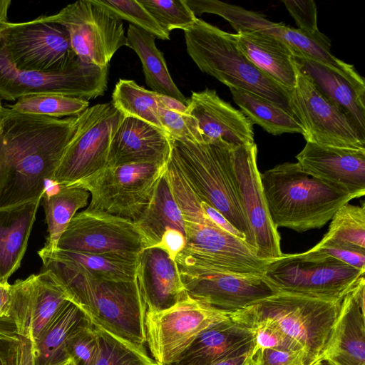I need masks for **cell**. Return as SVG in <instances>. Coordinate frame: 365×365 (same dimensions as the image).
<instances>
[{
	"label": "cell",
	"mask_w": 365,
	"mask_h": 365,
	"mask_svg": "<svg viewBox=\"0 0 365 365\" xmlns=\"http://www.w3.org/2000/svg\"><path fill=\"white\" fill-rule=\"evenodd\" d=\"M78 116L0 111V208L42 197L71 141Z\"/></svg>",
	"instance_id": "1"
},
{
	"label": "cell",
	"mask_w": 365,
	"mask_h": 365,
	"mask_svg": "<svg viewBox=\"0 0 365 365\" xmlns=\"http://www.w3.org/2000/svg\"><path fill=\"white\" fill-rule=\"evenodd\" d=\"M165 174L185 224L186 244L175 258L178 270L202 268L264 275L270 261L258 258L255 248L219 227L205 214L201 200L171 160Z\"/></svg>",
	"instance_id": "2"
},
{
	"label": "cell",
	"mask_w": 365,
	"mask_h": 365,
	"mask_svg": "<svg viewBox=\"0 0 365 365\" xmlns=\"http://www.w3.org/2000/svg\"><path fill=\"white\" fill-rule=\"evenodd\" d=\"M69 301L93 324L138 346H145L146 307L135 282L104 279L38 253Z\"/></svg>",
	"instance_id": "3"
},
{
	"label": "cell",
	"mask_w": 365,
	"mask_h": 365,
	"mask_svg": "<svg viewBox=\"0 0 365 365\" xmlns=\"http://www.w3.org/2000/svg\"><path fill=\"white\" fill-rule=\"evenodd\" d=\"M274 227L297 232L325 225L354 195L305 173L298 163H284L260 173Z\"/></svg>",
	"instance_id": "4"
},
{
	"label": "cell",
	"mask_w": 365,
	"mask_h": 365,
	"mask_svg": "<svg viewBox=\"0 0 365 365\" xmlns=\"http://www.w3.org/2000/svg\"><path fill=\"white\" fill-rule=\"evenodd\" d=\"M170 158L202 201L220 212L255 249L242 206L234 166L235 148L206 142L170 138Z\"/></svg>",
	"instance_id": "5"
},
{
	"label": "cell",
	"mask_w": 365,
	"mask_h": 365,
	"mask_svg": "<svg viewBox=\"0 0 365 365\" xmlns=\"http://www.w3.org/2000/svg\"><path fill=\"white\" fill-rule=\"evenodd\" d=\"M343 298L278 291L228 316L246 327L258 322L276 327L303 348L309 365H316L328 342Z\"/></svg>",
	"instance_id": "6"
},
{
	"label": "cell",
	"mask_w": 365,
	"mask_h": 365,
	"mask_svg": "<svg viewBox=\"0 0 365 365\" xmlns=\"http://www.w3.org/2000/svg\"><path fill=\"white\" fill-rule=\"evenodd\" d=\"M186 50L203 73L229 88L255 93L290 113V91L257 68L238 49L233 34L198 19L184 31Z\"/></svg>",
	"instance_id": "7"
},
{
	"label": "cell",
	"mask_w": 365,
	"mask_h": 365,
	"mask_svg": "<svg viewBox=\"0 0 365 365\" xmlns=\"http://www.w3.org/2000/svg\"><path fill=\"white\" fill-rule=\"evenodd\" d=\"M165 166L133 163L106 167L71 185L90 193L87 209L135 222L148 205Z\"/></svg>",
	"instance_id": "8"
},
{
	"label": "cell",
	"mask_w": 365,
	"mask_h": 365,
	"mask_svg": "<svg viewBox=\"0 0 365 365\" xmlns=\"http://www.w3.org/2000/svg\"><path fill=\"white\" fill-rule=\"evenodd\" d=\"M0 38L8 58L19 70L61 72L83 61L73 52L66 29L43 16L29 21L3 23Z\"/></svg>",
	"instance_id": "9"
},
{
	"label": "cell",
	"mask_w": 365,
	"mask_h": 365,
	"mask_svg": "<svg viewBox=\"0 0 365 365\" xmlns=\"http://www.w3.org/2000/svg\"><path fill=\"white\" fill-rule=\"evenodd\" d=\"M364 272L331 257L308 250L283 254L270 262L264 276L277 292L339 298L350 291Z\"/></svg>",
	"instance_id": "10"
},
{
	"label": "cell",
	"mask_w": 365,
	"mask_h": 365,
	"mask_svg": "<svg viewBox=\"0 0 365 365\" xmlns=\"http://www.w3.org/2000/svg\"><path fill=\"white\" fill-rule=\"evenodd\" d=\"M123 118L111 101L88 107L79 115L51 182L72 185L107 167L110 141Z\"/></svg>",
	"instance_id": "11"
},
{
	"label": "cell",
	"mask_w": 365,
	"mask_h": 365,
	"mask_svg": "<svg viewBox=\"0 0 365 365\" xmlns=\"http://www.w3.org/2000/svg\"><path fill=\"white\" fill-rule=\"evenodd\" d=\"M108 66L83 61L68 71L43 73L16 68L8 58L0 38V100L16 101L21 96L56 93L87 101L103 96L108 88Z\"/></svg>",
	"instance_id": "12"
},
{
	"label": "cell",
	"mask_w": 365,
	"mask_h": 365,
	"mask_svg": "<svg viewBox=\"0 0 365 365\" xmlns=\"http://www.w3.org/2000/svg\"><path fill=\"white\" fill-rule=\"evenodd\" d=\"M43 16L66 29L73 52L86 63L109 66L117 51L128 46L122 21L92 0H79Z\"/></svg>",
	"instance_id": "13"
},
{
	"label": "cell",
	"mask_w": 365,
	"mask_h": 365,
	"mask_svg": "<svg viewBox=\"0 0 365 365\" xmlns=\"http://www.w3.org/2000/svg\"><path fill=\"white\" fill-rule=\"evenodd\" d=\"M229 317L187 294L174 306L156 312H146L145 344L158 364L175 361L204 330Z\"/></svg>",
	"instance_id": "14"
},
{
	"label": "cell",
	"mask_w": 365,
	"mask_h": 365,
	"mask_svg": "<svg viewBox=\"0 0 365 365\" xmlns=\"http://www.w3.org/2000/svg\"><path fill=\"white\" fill-rule=\"evenodd\" d=\"M289 108L300 124L307 142L318 145L365 149L363 138L349 117L297 70L295 86L290 91Z\"/></svg>",
	"instance_id": "15"
},
{
	"label": "cell",
	"mask_w": 365,
	"mask_h": 365,
	"mask_svg": "<svg viewBox=\"0 0 365 365\" xmlns=\"http://www.w3.org/2000/svg\"><path fill=\"white\" fill-rule=\"evenodd\" d=\"M217 14L227 21L237 33L257 31L273 36L286 44L293 55L303 56L329 66L355 88H362L365 85L364 78L352 65L332 54L331 41L322 32L312 35L282 23L270 21L257 12L225 2L219 5Z\"/></svg>",
	"instance_id": "16"
},
{
	"label": "cell",
	"mask_w": 365,
	"mask_h": 365,
	"mask_svg": "<svg viewBox=\"0 0 365 365\" xmlns=\"http://www.w3.org/2000/svg\"><path fill=\"white\" fill-rule=\"evenodd\" d=\"M68 302L51 274L43 270L11 284L4 322L34 344Z\"/></svg>",
	"instance_id": "17"
},
{
	"label": "cell",
	"mask_w": 365,
	"mask_h": 365,
	"mask_svg": "<svg viewBox=\"0 0 365 365\" xmlns=\"http://www.w3.org/2000/svg\"><path fill=\"white\" fill-rule=\"evenodd\" d=\"M179 272L188 296L227 314L277 292L264 275L202 268Z\"/></svg>",
	"instance_id": "18"
},
{
	"label": "cell",
	"mask_w": 365,
	"mask_h": 365,
	"mask_svg": "<svg viewBox=\"0 0 365 365\" xmlns=\"http://www.w3.org/2000/svg\"><path fill=\"white\" fill-rule=\"evenodd\" d=\"M144 248L134 222L87 208L71 219L57 246L59 250L128 255H138Z\"/></svg>",
	"instance_id": "19"
},
{
	"label": "cell",
	"mask_w": 365,
	"mask_h": 365,
	"mask_svg": "<svg viewBox=\"0 0 365 365\" xmlns=\"http://www.w3.org/2000/svg\"><path fill=\"white\" fill-rule=\"evenodd\" d=\"M257 158L255 143L235 148V175L244 211L255 237L256 255L259 259L272 262L280 258L283 253L280 235L267 206Z\"/></svg>",
	"instance_id": "20"
},
{
	"label": "cell",
	"mask_w": 365,
	"mask_h": 365,
	"mask_svg": "<svg viewBox=\"0 0 365 365\" xmlns=\"http://www.w3.org/2000/svg\"><path fill=\"white\" fill-rule=\"evenodd\" d=\"M187 112L195 119L204 142L230 148L255 143L253 124L215 90L192 92Z\"/></svg>",
	"instance_id": "21"
},
{
	"label": "cell",
	"mask_w": 365,
	"mask_h": 365,
	"mask_svg": "<svg viewBox=\"0 0 365 365\" xmlns=\"http://www.w3.org/2000/svg\"><path fill=\"white\" fill-rule=\"evenodd\" d=\"M364 294L365 279L362 276L344 295L328 342L317 364L365 365Z\"/></svg>",
	"instance_id": "22"
},
{
	"label": "cell",
	"mask_w": 365,
	"mask_h": 365,
	"mask_svg": "<svg viewBox=\"0 0 365 365\" xmlns=\"http://www.w3.org/2000/svg\"><path fill=\"white\" fill-rule=\"evenodd\" d=\"M302 169L356 198L365 195V149H352L307 142L296 156Z\"/></svg>",
	"instance_id": "23"
},
{
	"label": "cell",
	"mask_w": 365,
	"mask_h": 365,
	"mask_svg": "<svg viewBox=\"0 0 365 365\" xmlns=\"http://www.w3.org/2000/svg\"><path fill=\"white\" fill-rule=\"evenodd\" d=\"M135 274L146 312L167 309L187 296L175 259L162 247H149L139 252Z\"/></svg>",
	"instance_id": "24"
},
{
	"label": "cell",
	"mask_w": 365,
	"mask_h": 365,
	"mask_svg": "<svg viewBox=\"0 0 365 365\" xmlns=\"http://www.w3.org/2000/svg\"><path fill=\"white\" fill-rule=\"evenodd\" d=\"M170 150V138L163 130L141 120L124 117L112 137L107 167L165 165Z\"/></svg>",
	"instance_id": "25"
},
{
	"label": "cell",
	"mask_w": 365,
	"mask_h": 365,
	"mask_svg": "<svg viewBox=\"0 0 365 365\" xmlns=\"http://www.w3.org/2000/svg\"><path fill=\"white\" fill-rule=\"evenodd\" d=\"M254 346L252 331L229 317L202 331L170 365H212Z\"/></svg>",
	"instance_id": "26"
},
{
	"label": "cell",
	"mask_w": 365,
	"mask_h": 365,
	"mask_svg": "<svg viewBox=\"0 0 365 365\" xmlns=\"http://www.w3.org/2000/svg\"><path fill=\"white\" fill-rule=\"evenodd\" d=\"M233 36L238 49L257 68L289 91L294 88L297 68L286 44L257 31H239Z\"/></svg>",
	"instance_id": "27"
},
{
	"label": "cell",
	"mask_w": 365,
	"mask_h": 365,
	"mask_svg": "<svg viewBox=\"0 0 365 365\" xmlns=\"http://www.w3.org/2000/svg\"><path fill=\"white\" fill-rule=\"evenodd\" d=\"M299 71L307 76L321 93L351 120L365 138V93L329 66L303 56L294 55Z\"/></svg>",
	"instance_id": "28"
},
{
	"label": "cell",
	"mask_w": 365,
	"mask_h": 365,
	"mask_svg": "<svg viewBox=\"0 0 365 365\" xmlns=\"http://www.w3.org/2000/svg\"><path fill=\"white\" fill-rule=\"evenodd\" d=\"M41 198L0 208V283L21 265Z\"/></svg>",
	"instance_id": "29"
},
{
	"label": "cell",
	"mask_w": 365,
	"mask_h": 365,
	"mask_svg": "<svg viewBox=\"0 0 365 365\" xmlns=\"http://www.w3.org/2000/svg\"><path fill=\"white\" fill-rule=\"evenodd\" d=\"M135 224L145 248L158 245L170 229L185 234L182 212L172 192L165 170L155 185L148 205Z\"/></svg>",
	"instance_id": "30"
},
{
	"label": "cell",
	"mask_w": 365,
	"mask_h": 365,
	"mask_svg": "<svg viewBox=\"0 0 365 365\" xmlns=\"http://www.w3.org/2000/svg\"><path fill=\"white\" fill-rule=\"evenodd\" d=\"M90 321L83 310L69 301L33 344L34 365H61L68 360L69 338Z\"/></svg>",
	"instance_id": "31"
},
{
	"label": "cell",
	"mask_w": 365,
	"mask_h": 365,
	"mask_svg": "<svg viewBox=\"0 0 365 365\" xmlns=\"http://www.w3.org/2000/svg\"><path fill=\"white\" fill-rule=\"evenodd\" d=\"M128 46L138 56L143 66L146 84L151 91L172 97L188 106L185 98L174 83L166 65L163 53L155 45V37L130 24L127 31Z\"/></svg>",
	"instance_id": "32"
},
{
	"label": "cell",
	"mask_w": 365,
	"mask_h": 365,
	"mask_svg": "<svg viewBox=\"0 0 365 365\" xmlns=\"http://www.w3.org/2000/svg\"><path fill=\"white\" fill-rule=\"evenodd\" d=\"M38 253L44 254L72 267L104 279L135 280L138 255L91 253L59 249L51 252L43 248Z\"/></svg>",
	"instance_id": "33"
},
{
	"label": "cell",
	"mask_w": 365,
	"mask_h": 365,
	"mask_svg": "<svg viewBox=\"0 0 365 365\" xmlns=\"http://www.w3.org/2000/svg\"><path fill=\"white\" fill-rule=\"evenodd\" d=\"M90 197L86 190L76 185H56L54 190L49 186L46 188L42 204L48 235L43 249L51 252L57 250L61 235L77 211L88 205Z\"/></svg>",
	"instance_id": "34"
},
{
	"label": "cell",
	"mask_w": 365,
	"mask_h": 365,
	"mask_svg": "<svg viewBox=\"0 0 365 365\" xmlns=\"http://www.w3.org/2000/svg\"><path fill=\"white\" fill-rule=\"evenodd\" d=\"M234 102L252 122L267 133L279 135L284 133L303 134L295 117L277 104L244 90L229 88Z\"/></svg>",
	"instance_id": "35"
},
{
	"label": "cell",
	"mask_w": 365,
	"mask_h": 365,
	"mask_svg": "<svg viewBox=\"0 0 365 365\" xmlns=\"http://www.w3.org/2000/svg\"><path fill=\"white\" fill-rule=\"evenodd\" d=\"M111 102L124 117L141 120L163 130L155 92L140 86L133 80L119 79Z\"/></svg>",
	"instance_id": "36"
},
{
	"label": "cell",
	"mask_w": 365,
	"mask_h": 365,
	"mask_svg": "<svg viewBox=\"0 0 365 365\" xmlns=\"http://www.w3.org/2000/svg\"><path fill=\"white\" fill-rule=\"evenodd\" d=\"M6 107L21 113L63 118L81 115L89 107V101L56 93H38L21 96Z\"/></svg>",
	"instance_id": "37"
},
{
	"label": "cell",
	"mask_w": 365,
	"mask_h": 365,
	"mask_svg": "<svg viewBox=\"0 0 365 365\" xmlns=\"http://www.w3.org/2000/svg\"><path fill=\"white\" fill-rule=\"evenodd\" d=\"M98 340L95 365H155L145 346L123 339L102 327L93 324Z\"/></svg>",
	"instance_id": "38"
},
{
	"label": "cell",
	"mask_w": 365,
	"mask_h": 365,
	"mask_svg": "<svg viewBox=\"0 0 365 365\" xmlns=\"http://www.w3.org/2000/svg\"><path fill=\"white\" fill-rule=\"evenodd\" d=\"M322 240H334L365 248V206L348 203L342 205L331 218Z\"/></svg>",
	"instance_id": "39"
},
{
	"label": "cell",
	"mask_w": 365,
	"mask_h": 365,
	"mask_svg": "<svg viewBox=\"0 0 365 365\" xmlns=\"http://www.w3.org/2000/svg\"><path fill=\"white\" fill-rule=\"evenodd\" d=\"M118 19L126 20L155 38L170 40V34L165 31L152 15L138 1L134 0H92Z\"/></svg>",
	"instance_id": "40"
},
{
	"label": "cell",
	"mask_w": 365,
	"mask_h": 365,
	"mask_svg": "<svg viewBox=\"0 0 365 365\" xmlns=\"http://www.w3.org/2000/svg\"><path fill=\"white\" fill-rule=\"evenodd\" d=\"M138 1L152 15L160 26L169 34L174 29H181L184 31L197 19L185 0Z\"/></svg>",
	"instance_id": "41"
},
{
	"label": "cell",
	"mask_w": 365,
	"mask_h": 365,
	"mask_svg": "<svg viewBox=\"0 0 365 365\" xmlns=\"http://www.w3.org/2000/svg\"><path fill=\"white\" fill-rule=\"evenodd\" d=\"M67 354L75 365H95L98 354V340L91 321L72 334L67 343Z\"/></svg>",
	"instance_id": "42"
},
{
	"label": "cell",
	"mask_w": 365,
	"mask_h": 365,
	"mask_svg": "<svg viewBox=\"0 0 365 365\" xmlns=\"http://www.w3.org/2000/svg\"><path fill=\"white\" fill-rule=\"evenodd\" d=\"M158 118L163 130L178 141L204 142L195 119L186 113L165 109L158 106Z\"/></svg>",
	"instance_id": "43"
},
{
	"label": "cell",
	"mask_w": 365,
	"mask_h": 365,
	"mask_svg": "<svg viewBox=\"0 0 365 365\" xmlns=\"http://www.w3.org/2000/svg\"><path fill=\"white\" fill-rule=\"evenodd\" d=\"M309 251L331 257L356 269L365 271V248L334 240H321Z\"/></svg>",
	"instance_id": "44"
},
{
	"label": "cell",
	"mask_w": 365,
	"mask_h": 365,
	"mask_svg": "<svg viewBox=\"0 0 365 365\" xmlns=\"http://www.w3.org/2000/svg\"><path fill=\"white\" fill-rule=\"evenodd\" d=\"M247 328L250 329L253 332L255 345L253 354L258 349L267 348H281L304 351L303 348L297 342L284 335L278 329L270 324L264 322H258Z\"/></svg>",
	"instance_id": "45"
},
{
	"label": "cell",
	"mask_w": 365,
	"mask_h": 365,
	"mask_svg": "<svg viewBox=\"0 0 365 365\" xmlns=\"http://www.w3.org/2000/svg\"><path fill=\"white\" fill-rule=\"evenodd\" d=\"M252 365H309L302 350L281 348L260 349L255 352Z\"/></svg>",
	"instance_id": "46"
},
{
	"label": "cell",
	"mask_w": 365,
	"mask_h": 365,
	"mask_svg": "<svg viewBox=\"0 0 365 365\" xmlns=\"http://www.w3.org/2000/svg\"><path fill=\"white\" fill-rule=\"evenodd\" d=\"M294 19L298 29L312 35L319 34L317 9L314 1L285 0L282 1Z\"/></svg>",
	"instance_id": "47"
},
{
	"label": "cell",
	"mask_w": 365,
	"mask_h": 365,
	"mask_svg": "<svg viewBox=\"0 0 365 365\" xmlns=\"http://www.w3.org/2000/svg\"><path fill=\"white\" fill-rule=\"evenodd\" d=\"M185 244V234L178 230L170 229L165 232L160 243L157 246L166 250L170 256L175 259L177 254L184 248Z\"/></svg>",
	"instance_id": "48"
},
{
	"label": "cell",
	"mask_w": 365,
	"mask_h": 365,
	"mask_svg": "<svg viewBox=\"0 0 365 365\" xmlns=\"http://www.w3.org/2000/svg\"><path fill=\"white\" fill-rule=\"evenodd\" d=\"M205 214L219 227L227 232L245 241V236L234 227L220 212L207 203L201 201ZM246 242V241H245Z\"/></svg>",
	"instance_id": "49"
},
{
	"label": "cell",
	"mask_w": 365,
	"mask_h": 365,
	"mask_svg": "<svg viewBox=\"0 0 365 365\" xmlns=\"http://www.w3.org/2000/svg\"><path fill=\"white\" fill-rule=\"evenodd\" d=\"M16 365H34L31 341L18 334L16 342Z\"/></svg>",
	"instance_id": "50"
},
{
	"label": "cell",
	"mask_w": 365,
	"mask_h": 365,
	"mask_svg": "<svg viewBox=\"0 0 365 365\" xmlns=\"http://www.w3.org/2000/svg\"><path fill=\"white\" fill-rule=\"evenodd\" d=\"M156 98L160 107L178 113H187V106L175 98L158 93H156Z\"/></svg>",
	"instance_id": "51"
},
{
	"label": "cell",
	"mask_w": 365,
	"mask_h": 365,
	"mask_svg": "<svg viewBox=\"0 0 365 365\" xmlns=\"http://www.w3.org/2000/svg\"><path fill=\"white\" fill-rule=\"evenodd\" d=\"M253 349L254 348H252L245 352L221 360L212 365H250L253 356Z\"/></svg>",
	"instance_id": "52"
},
{
	"label": "cell",
	"mask_w": 365,
	"mask_h": 365,
	"mask_svg": "<svg viewBox=\"0 0 365 365\" xmlns=\"http://www.w3.org/2000/svg\"><path fill=\"white\" fill-rule=\"evenodd\" d=\"M11 4V0H0V26L3 23L8 21V11Z\"/></svg>",
	"instance_id": "53"
},
{
	"label": "cell",
	"mask_w": 365,
	"mask_h": 365,
	"mask_svg": "<svg viewBox=\"0 0 365 365\" xmlns=\"http://www.w3.org/2000/svg\"><path fill=\"white\" fill-rule=\"evenodd\" d=\"M61 365H75V364L71 359H69L68 360H67L66 362Z\"/></svg>",
	"instance_id": "54"
},
{
	"label": "cell",
	"mask_w": 365,
	"mask_h": 365,
	"mask_svg": "<svg viewBox=\"0 0 365 365\" xmlns=\"http://www.w3.org/2000/svg\"><path fill=\"white\" fill-rule=\"evenodd\" d=\"M3 106H3V105H2V103H1V101L0 100V111H1V110L2 109Z\"/></svg>",
	"instance_id": "55"
},
{
	"label": "cell",
	"mask_w": 365,
	"mask_h": 365,
	"mask_svg": "<svg viewBox=\"0 0 365 365\" xmlns=\"http://www.w3.org/2000/svg\"><path fill=\"white\" fill-rule=\"evenodd\" d=\"M155 365H163V364H160L156 363Z\"/></svg>",
	"instance_id": "56"
},
{
	"label": "cell",
	"mask_w": 365,
	"mask_h": 365,
	"mask_svg": "<svg viewBox=\"0 0 365 365\" xmlns=\"http://www.w3.org/2000/svg\"><path fill=\"white\" fill-rule=\"evenodd\" d=\"M250 365H252V361H251V363H250Z\"/></svg>",
	"instance_id": "57"
},
{
	"label": "cell",
	"mask_w": 365,
	"mask_h": 365,
	"mask_svg": "<svg viewBox=\"0 0 365 365\" xmlns=\"http://www.w3.org/2000/svg\"><path fill=\"white\" fill-rule=\"evenodd\" d=\"M317 365H322V364H317Z\"/></svg>",
	"instance_id": "58"
}]
</instances>
